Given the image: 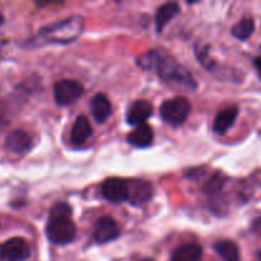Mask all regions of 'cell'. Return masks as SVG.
Listing matches in <instances>:
<instances>
[{
  "instance_id": "1",
  "label": "cell",
  "mask_w": 261,
  "mask_h": 261,
  "mask_svg": "<svg viewBox=\"0 0 261 261\" xmlns=\"http://www.w3.org/2000/svg\"><path fill=\"white\" fill-rule=\"evenodd\" d=\"M139 64L145 69L155 68L161 79L170 87L180 89L196 88V82L189 69H186L173 59H163L157 53L150 51L147 56L140 59Z\"/></svg>"
},
{
  "instance_id": "2",
  "label": "cell",
  "mask_w": 261,
  "mask_h": 261,
  "mask_svg": "<svg viewBox=\"0 0 261 261\" xmlns=\"http://www.w3.org/2000/svg\"><path fill=\"white\" fill-rule=\"evenodd\" d=\"M76 228L71 219V208L65 203H58L50 211L46 234L56 245H66L75 239Z\"/></svg>"
},
{
  "instance_id": "3",
  "label": "cell",
  "mask_w": 261,
  "mask_h": 261,
  "mask_svg": "<svg viewBox=\"0 0 261 261\" xmlns=\"http://www.w3.org/2000/svg\"><path fill=\"white\" fill-rule=\"evenodd\" d=\"M83 30L82 17L74 15L61 22L41 28L40 36L50 43H70L79 37Z\"/></svg>"
},
{
  "instance_id": "4",
  "label": "cell",
  "mask_w": 261,
  "mask_h": 261,
  "mask_svg": "<svg viewBox=\"0 0 261 261\" xmlns=\"http://www.w3.org/2000/svg\"><path fill=\"white\" fill-rule=\"evenodd\" d=\"M161 117L172 126H180L189 117L191 105L185 97H173L161 105Z\"/></svg>"
},
{
  "instance_id": "5",
  "label": "cell",
  "mask_w": 261,
  "mask_h": 261,
  "mask_svg": "<svg viewBox=\"0 0 261 261\" xmlns=\"http://www.w3.org/2000/svg\"><path fill=\"white\" fill-rule=\"evenodd\" d=\"M84 93L83 84L74 79H63L54 86V96L59 106H70L75 103Z\"/></svg>"
},
{
  "instance_id": "6",
  "label": "cell",
  "mask_w": 261,
  "mask_h": 261,
  "mask_svg": "<svg viewBox=\"0 0 261 261\" xmlns=\"http://www.w3.org/2000/svg\"><path fill=\"white\" fill-rule=\"evenodd\" d=\"M0 256L5 261H24L31 256L30 245L22 237H13L2 245Z\"/></svg>"
},
{
  "instance_id": "7",
  "label": "cell",
  "mask_w": 261,
  "mask_h": 261,
  "mask_svg": "<svg viewBox=\"0 0 261 261\" xmlns=\"http://www.w3.org/2000/svg\"><path fill=\"white\" fill-rule=\"evenodd\" d=\"M102 195L111 203L129 200V184L117 177L107 178L102 185Z\"/></svg>"
},
{
  "instance_id": "8",
  "label": "cell",
  "mask_w": 261,
  "mask_h": 261,
  "mask_svg": "<svg viewBox=\"0 0 261 261\" xmlns=\"http://www.w3.org/2000/svg\"><path fill=\"white\" fill-rule=\"evenodd\" d=\"M120 234V228L117 222L111 217H102L98 219L94 227V240L98 244H107L114 241Z\"/></svg>"
},
{
  "instance_id": "9",
  "label": "cell",
  "mask_w": 261,
  "mask_h": 261,
  "mask_svg": "<svg viewBox=\"0 0 261 261\" xmlns=\"http://www.w3.org/2000/svg\"><path fill=\"white\" fill-rule=\"evenodd\" d=\"M4 145L9 152L15 153V154H22V153L28 152L32 148V139L23 130H13L5 138Z\"/></svg>"
},
{
  "instance_id": "10",
  "label": "cell",
  "mask_w": 261,
  "mask_h": 261,
  "mask_svg": "<svg viewBox=\"0 0 261 261\" xmlns=\"http://www.w3.org/2000/svg\"><path fill=\"white\" fill-rule=\"evenodd\" d=\"M153 115V106L150 102L145 101V99H139L133 103V106L129 109L127 112V124L134 125V126H139V125L145 124L148 119Z\"/></svg>"
},
{
  "instance_id": "11",
  "label": "cell",
  "mask_w": 261,
  "mask_h": 261,
  "mask_svg": "<svg viewBox=\"0 0 261 261\" xmlns=\"http://www.w3.org/2000/svg\"><path fill=\"white\" fill-rule=\"evenodd\" d=\"M237 115H239V107L237 106H231L224 109L223 111L219 112L218 115L214 119L213 124V130L216 134L223 135L228 132L229 127L234 124L237 119Z\"/></svg>"
},
{
  "instance_id": "12",
  "label": "cell",
  "mask_w": 261,
  "mask_h": 261,
  "mask_svg": "<svg viewBox=\"0 0 261 261\" xmlns=\"http://www.w3.org/2000/svg\"><path fill=\"white\" fill-rule=\"evenodd\" d=\"M92 135V126L88 117L81 115L76 117L70 132V142L74 145H82Z\"/></svg>"
},
{
  "instance_id": "13",
  "label": "cell",
  "mask_w": 261,
  "mask_h": 261,
  "mask_svg": "<svg viewBox=\"0 0 261 261\" xmlns=\"http://www.w3.org/2000/svg\"><path fill=\"white\" fill-rule=\"evenodd\" d=\"M91 112L97 122H105L112 112V106L106 94L97 93L91 101Z\"/></svg>"
},
{
  "instance_id": "14",
  "label": "cell",
  "mask_w": 261,
  "mask_h": 261,
  "mask_svg": "<svg viewBox=\"0 0 261 261\" xmlns=\"http://www.w3.org/2000/svg\"><path fill=\"white\" fill-rule=\"evenodd\" d=\"M153 138H154V134H153L152 127L147 124H143L135 127L132 133H129L126 139L127 143H130L134 147L145 148L152 144Z\"/></svg>"
},
{
  "instance_id": "15",
  "label": "cell",
  "mask_w": 261,
  "mask_h": 261,
  "mask_svg": "<svg viewBox=\"0 0 261 261\" xmlns=\"http://www.w3.org/2000/svg\"><path fill=\"white\" fill-rule=\"evenodd\" d=\"M153 196V189L149 182H143V181H137L129 185V201H132L134 205L147 203Z\"/></svg>"
},
{
  "instance_id": "16",
  "label": "cell",
  "mask_w": 261,
  "mask_h": 261,
  "mask_svg": "<svg viewBox=\"0 0 261 261\" xmlns=\"http://www.w3.org/2000/svg\"><path fill=\"white\" fill-rule=\"evenodd\" d=\"M180 13V7L176 3H166L162 7L158 8L155 13V28L157 32H162L163 28L170 23L171 19Z\"/></svg>"
},
{
  "instance_id": "17",
  "label": "cell",
  "mask_w": 261,
  "mask_h": 261,
  "mask_svg": "<svg viewBox=\"0 0 261 261\" xmlns=\"http://www.w3.org/2000/svg\"><path fill=\"white\" fill-rule=\"evenodd\" d=\"M203 250L199 245L189 244L181 246L173 252L172 261H200Z\"/></svg>"
},
{
  "instance_id": "18",
  "label": "cell",
  "mask_w": 261,
  "mask_h": 261,
  "mask_svg": "<svg viewBox=\"0 0 261 261\" xmlns=\"http://www.w3.org/2000/svg\"><path fill=\"white\" fill-rule=\"evenodd\" d=\"M214 250L224 261H241L239 247L229 240H222V241L216 242Z\"/></svg>"
},
{
  "instance_id": "19",
  "label": "cell",
  "mask_w": 261,
  "mask_h": 261,
  "mask_svg": "<svg viewBox=\"0 0 261 261\" xmlns=\"http://www.w3.org/2000/svg\"><path fill=\"white\" fill-rule=\"evenodd\" d=\"M255 23L251 17H244L239 23L232 27V35L239 40L245 41L254 33Z\"/></svg>"
},
{
  "instance_id": "20",
  "label": "cell",
  "mask_w": 261,
  "mask_h": 261,
  "mask_svg": "<svg viewBox=\"0 0 261 261\" xmlns=\"http://www.w3.org/2000/svg\"><path fill=\"white\" fill-rule=\"evenodd\" d=\"M223 185H224V177L222 175H219V173H216V175H214L205 185V191L209 194H213L216 193V191L221 190Z\"/></svg>"
},
{
  "instance_id": "21",
  "label": "cell",
  "mask_w": 261,
  "mask_h": 261,
  "mask_svg": "<svg viewBox=\"0 0 261 261\" xmlns=\"http://www.w3.org/2000/svg\"><path fill=\"white\" fill-rule=\"evenodd\" d=\"M254 64H255V66H256L257 74H259V76L261 78V56H257V58H255Z\"/></svg>"
},
{
  "instance_id": "22",
  "label": "cell",
  "mask_w": 261,
  "mask_h": 261,
  "mask_svg": "<svg viewBox=\"0 0 261 261\" xmlns=\"http://www.w3.org/2000/svg\"><path fill=\"white\" fill-rule=\"evenodd\" d=\"M3 22H4V17H3V15L0 14V25L3 24Z\"/></svg>"
},
{
  "instance_id": "23",
  "label": "cell",
  "mask_w": 261,
  "mask_h": 261,
  "mask_svg": "<svg viewBox=\"0 0 261 261\" xmlns=\"http://www.w3.org/2000/svg\"><path fill=\"white\" fill-rule=\"evenodd\" d=\"M142 261H153V260H149V259H145V260H142Z\"/></svg>"
}]
</instances>
